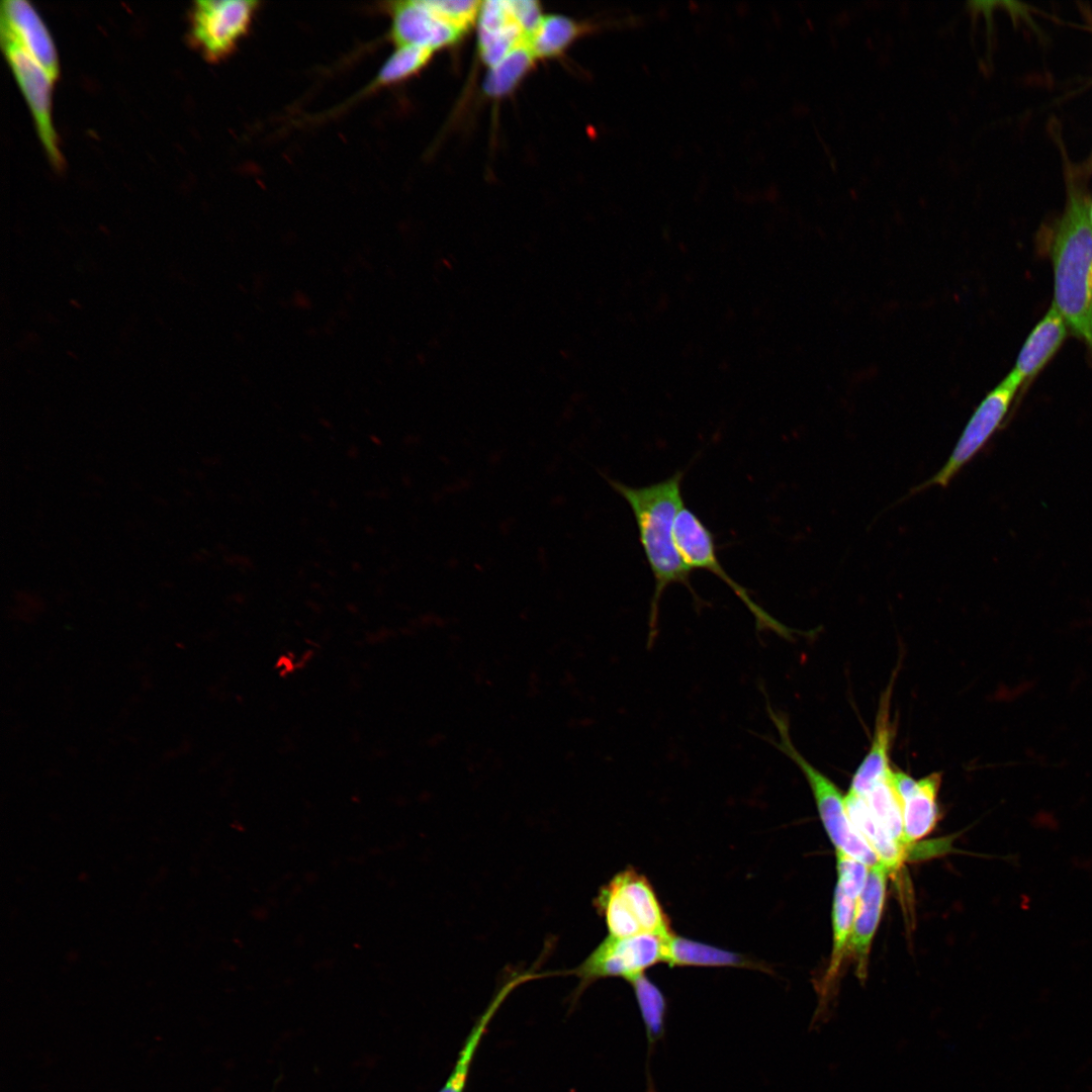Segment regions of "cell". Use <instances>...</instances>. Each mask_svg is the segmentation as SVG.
<instances>
[{
  "mask_svg": "<svg viewBox=\"0 0 1092 1092\" xmlns=\"http://www.w3.org/2000/svg\"><path fill=\"white\" fill-rule=\"evenodd\" d=\"M535 59L528 44L516 48L490 67L484 82L486 94L499 97L509 93L530 70Z\"/></svg>",
  "mask_w": 1092,
  "mask_h": 1092,
  "instance_id": "obj_23",
  "label": "cell"
},
{
  "mask_svg": "<svg viewBox=\"0 0 1092 1092\" xmlns=\"http://www.w3.org/2000/svg\"><path fill=\"white\" fill-rule=\"evenodd\" d=\"M593 904L611 935L672 933L670 920L651 883L632 867L617 873L602 886Z\"/></svg>",
  "mask_w": 1092,
  "mask_h": 1092,
  "instance_id": "obj_4",
  "label": "cell"
},
{
  "mask_svg": "<svg viewBox=\"0 0 1092 1092\" xmlns=\"http://www.w3.org/2000/svg\"><path fill=\"white\" fill-rule=\"evenodd\" d=\"M1069 334L1064 318L1051 305L1030 331L1010 371L1021 384L1020 395L1051 362Z\"/></svg>",
  "mask_w": 1092,
  "mask_h": 1092,
  "instance_id": "obj_13",
  "label": "cell"
},
{
  "mask_svg": "<svg viewBox=\"0 0 1092 1092\" xmlns=\"http://www.w3.org/2000/svg\"><path fill=\"white\" fill-rule=\"evenodd\" d=\"M1089 199L1070 186L1060 219L1055 224L1049 253L1054 272L1052 305L1092 357V225Z\"/></svg>",
  "mask_w": 1092,
  "mask_h": 1092,
  "instance_id": "obj_2",
  "label": "cell"
},
{
  "mask_svg": "<svg viewBox=\"0 0 1092 1092\" xmlns=\"http://www.w3.org/2000/svg\"><path fill=\"white\" fill-rule=\"evenodd\" d=\"M2 50L33 115L36 130L51 163L63 169L64 159L52 120L53 79L24 49L0 32Z\"/></svg>",
  "mask_w": 1092,
  "mask_h": 1092,
  "instance_id": "obj_9",
  "label": "cell"
},
{
  "mask_svg": "<svg viewBox=\"0 0 1092 1092\" xmlns=\"http://www.w3.org/2000/svg\"><path fill=\"white\" fill-rule=\"evenodd\" d=\"M844 800L848 817L855 830L890 873L897 872L908 857V851L886 834L873 816L863 796L849 791Z\"/></svg>",
  "mask_w": 1092,
  "mask_h": 1092,
  "instance_id": "obj_17",
  "label": "cell"
},
{
  "mask_svg": "<svg viewBox=\"0 0 1092 1092\" xmlns=\"http://www.w3.org/2000/svg\"><path fill=\"white\" fill-rule=\"evenodd\" d=\"M854 909L855 901L845 895L841 891V889L836 886L834 890L832 905L833 945L831 958L824 979V986L822 987L824 996H826V993L830 988V984L836 978L843 957L847 951L854 916Z\"/></svg>",
  "mask_w": 1092,
  "mask_h": 1092,
  "instance_id": "obj_20",
  "label": "cell"
},
{
  "mask_svg": "<svg viewBox=\"0 0 1092 1092\" xmlns=\"http://www.w3.org/2000/svg\"><path fill=\"white\" fill-rule=\"evenodd\" d=\"M665 964L670 967H738L767 970L766 967L743 954L695 941L674 933L667 938Z\"/></svg>",
  "mask_w": 1092,
  "mask_h": 1092,
  "instance_id": "obj_18",
  "label": "cell"
},
{
  "mask_svg": "<svg viewBox=\"0 0 1092 1092\" xmlns=\"http://www.w3.org/2000/svg\"><path fill=\"white\" fill-rule=\"evenodd\" d=\"M0 14V32L13 38L55 82L59 77L57 52L34 8L25 0H5L1 3Z\"/></svg>",
  "mask_w": 1092,
  "mask_h": 1092,
  "instance_id": "obj_11",
  "label": "cell"
},
{
  "mask_svg": "<svg viewBox=\"0 0 1092 1092\" xmlns=\"http://www.w3.org/2000/svg\"><path fill=\"white\" fill-rule=\"evenodd\" d=\"M510 2L518 23L530 39L543 19L540 3L532 0H510Z\"/></svg>",
  "mask_w": 1092,
  "mask_h": 1092,
  "instance_id": "obj_27",
  "label": "cell"
},
{
  "mask_svg": "<svg viewBox=\"0 0 1092 1092\" xmlns=\"http://www.w3.org/2000/svg\"><path fill=\"white\" fill-rule=\"evenodd\" d=\"M684 473L677 470L663 480L639 487L604 476L631 508L639 540L654 578L648 616V648L652 647L658 635L659 604L667 586L674 583L685 585L697 610L706 605L692 584V569L684 561L673 536L675 518L685 507L681 494Z\"/></svg>",
  "mask_w": 1092,
  "mask_h": 1092,
  "instance_id": "obj_1",
  "label": "cell"
},
{
  "mask_svg": "<svg viewBox=\"0 0 1092 1092\" xmlns=\"http://www.w3.org/2000/svg\"><path fill=\"white\" fill-rule=\"evenodd\" d=\"M630 984L633 987L647 1028L649 1042H652L662 1034L666 1008L665 998L645 975L640 976Z\"/></svg>",
  "mask_w": 1092,
  "mask_h": 1092,
  "instance_id": "obj_24",
  "label": "cell"
},
{
  "mask_svg": "<svg viewBox=\"0 0 1092 1092\" xmlns=\"http://www.w3.org/2000/svg\"><path fill=\"white\" fill-rule=\"evenodd\" d=\"M581 32V27L562 15L543 17L529 39V48L535 58H551L560 55Z\"/></svg>",
  "mask_w": 1092,
  "mask_h": 1092,
  "instance_id": "obj_22",
  "label": "cell"
},
{
  "mask_svg": "<svg viewBox=\"0 0 1092 1092\" xmlns=\"http://www.w3.org/2000/svg\"><path fill=\"white\" fill-rule=\"evenodd\" d=\"M835 853L838 877L836 886L856 902L866 887L870 867L843 852L835 851Z\"/></svg>",
  "mask_w": 1092,
  "mask_h": 1092,
  "instance_id": "obj_25",
  "label": "cell"
},
{
  "mask_svg": "<svg viewBox=\"0 0 1092 1092\" xmlns=\"http://www.w3.org/2000/svg\"><path fill=\"white\" fill-rule=\"evenodd\" d=\"M889 875V869L882 862L870 868L866 887L855 902L847 951L856 962L859 980L867 978L870 949L882 917Z\"/></svg>",
  "mask_w": 1092,
  "mask_h": 1092,
  "instance_id": "obj_12",
  "label": "cell"
},
{
  "mask_svg": "<svg viewBox=\"0 0 1092 1092\" xmlns=\"http://www.w3.org/2000/svg\"><path fill=\"white\" fill-rule=\"evenodd\" d=\"M537 978L536 973H522L511 977L495 993L485 1010L477 1018L459 1051L455 1065L439 1092H464L476 1051L488 1025L511 992L521 984Z\"/></svg>",
  "mask_w": 1092,
  "mask_h": 1092,
  "instance_id": "obj_15",
  "label": "cell"
},
{
  "mask_svg": "<svg viewBox=\"0 0 1092 1092\" xmlns=\"http://www.w3.org/2000/svg\"><path fill=\"white\" fill-rule=\"evenodd\" d=\"M765 699V710L772 722L778 740L759 735L763 740L787 755L803 772L814 797L823 827L835 847L872 868L880 861L878 855L853 827L845 807V800L837 786L811 762L794 745L790 735L788 715L772 707L763 686L759 687Z\"/></svg>",
  "mask_w": 1092,
  "mask_h": 1092,
  "instance_id": "obj_3",
  "label": "cell"
},
{
  "mask_svg": "<svg viewBox=\"0 0 1092 1092\" xmlns=\"http://www.w3.org/2000/svg\"><path fill=\"white\" fill-rule=\"evenodd\" d=\"M432 56L433 51L426 48L415 46L396 47L363 93L397 84L413 77L424 69Z\"/></svg>",
  "mask_w": 1092,
  "mask_h": 1092,
  "instance_id": "obj_21",
  "label": "cell"
},
{
  "mask_svg": "<svg viewBox=\"0 0 1092 1092\" xmlns=\"http://www.w3.org/2000/svg\"><path fill=\"white\" fill-rule=\"evenodd\" d=\"M941 776L936 771L918 780L912 792L901 801L904 837L909 846L930 833L938 822Z\"/></svg>",
  "mask_w": 1092,
  "mask_h": 1092,
  "instance_id": "obj_16",
  "label": "cell"
},
{
  "mask_svg": "<svg viewBox=\"0 0 1092 1092\" xmlns=\"http://www.w3.org/2000/svg\"><path fill=\"white\" fill-rule=\"evenodd\" d=\"M863 797L886 834L909 852V845L904 837L902 804L889 782V777L875 785Z\"/></svg>",
  "mask_w": 1092,
  "mask_h": 1092,
  "instance_id": "obj_19",
  "label": "cell"
},
{
  "mask_svg": "<svg viewBox=\"0 0 1092 1092\" xmlns=\"http://www.w3.org/2000/svg\"><path fill=\"white\" fill-rule=\"evenodd\" d=\"M894 678L884 691L877 717L873 742L868 754L853 775L850 792L864 796L875 785L886 780L890 772V747L893 738V726L890 719V705Z\"/></svg>",
  "mask_w": 1092,
  "mask_h": 1092,
  "instance_id": "obj_14",
  "label": "cell"
},
{
  "mask_svg": "<svg viewBox=\"0 0 1092 1092\" xmlns=\"http://www.w3.org/2000/svg\"><path fill=\"white\" fill-rule=\"evenodd\" d=\"M673 536L677 549L691 568L705 569L721 578L745 604L754 618L756 633L771 631L787 640H793L795 634H804L781 623L750 597L747 589L730 577L717 555L713 533L691 509L682 507L673 526Z\"/></svg>",
  "mask_w": 1092,
  "mask_h": 1092,
  "instance_id": "obj_7",
  "label": "cell"
},
{
  "mask_svg": "<svg viewBox=\"0 0 1092 1092\" xmlns=\"http://www.w3.org/2000/svg\"><path fill=\"white\" fill-rule=\"evenodd\" d=\"M258 7L253 0L195 1L189 12V42L209 62L224 60L249 32Z\"/></svg>",
  "mask_w": 1092,
  "mask_h": 1092,
  "instance_id": "obj_8",
  "label": "cell"
},
{
  "mask_svg": "<svg viewBox=\"0 0 1092 1092\" xmlns=\"http://www.w3.org/2000/svg\"><path fill=\"white\" fill-rule=\"evenodd\" d=\"M1088 214H1089L1090 223L1092 225V199L1089 201Z\"/></svg>",
  "mask_w": 1092,
  "mask_h": 1092,
  "instance_id": "obj_28",
  "label": "cell"
},
{
  "mask_svg": "<svg viewBox=\"0 0 1092 1092\" xmlns=\"http://www.w3.org/2000/svg\"><path fill=\"white\" fill-rule=\"evenodd\" d=\"M1021 391V384L1009 372L981 400L966 424L949 457L941 468L921 484L916 485L910 494L918 493L929 487H946L960 471L971 462L986 446L1009 414L1013 401Z\"/></svg>",
  "mask_w": 1092,
  "mask_h": 1092,
  "instance_id": "obj_6",
  "label": "cell"
},
{
  "mask_svg": "<svg viewBox=\"0 0 1092 1092\" xmlns=\"http://www.w3.org/2000/svg\"><path fill=\"white\" fill-rule=\"evenodd\" d=\"M672 933L626 937L609 934L579 966L565 973L578 978L573 1002L598 980L615 977L631 983L648 968L665 963L666 942Z\"/></svg>",
  "mask_w": 1092,
  "mask_h": 1092,
  "instance_id": "obj_5",
  "label": "cell"
},
{
  "mask_svg": "<svg viewBox=\"0 0 1092 1092\" xmlns=\"http://www.w3.org/2000/svg\"><path fill=\"white\" fill-rule=\"evenodd\" d=\"M432 8L449 24L466 32L478 17L482 2L473 0H428Z\"/></svg>",
  "mask_w": 1092,
  "mask_h": 1092,
  "instance_id": "obj_26",
  "label": "cell"
},
{
  "mask_svg": "<svg viewBox=\"0 0 1092 1092\" xmlns=\"http://www.w3.org/2000/svg\"><path fill=\"white\" fill-rule=\"evenodd\" d=\"M390 38L396 47L415 46L432 50L458 41L463 31L445 21L428 0L389 3Z\"/></svg>",
  "mask_w": 1092,
  "mask_h": 1092,
  "instance_id": "obj_10",
  "label": "cell"
}]
</instances>
